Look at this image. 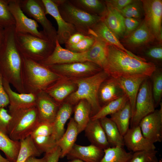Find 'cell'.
I'll return each instance as SVG.
<instances>
[{
  "label": "cell",
  "instance_id": "obj_1",
  "mask_svg": "<svg viewBox=\"0 0 162 162\" xmlns=\"http://www.w3.org/2000/svg\"><path fill=\"white\" fill-rule=\"evenodd\" d=\"M15 26L4 29L0 47V71L3 78L18 93H25L23 80V56L17 47Z\"/></svg>",
  "mask_w": 162,
  "mask_h": 162
},
{
  "label": "cell",
  "instance_id": "obj_2",
  "mask_svg": "<svg viewBox=\"0 0 162 162\" xmlns=\"http://www.w3.org/2000/svg\"><path fill=\"white\" fill-rule=\"evenodd\" d=\"M107 50L103 70L110 76L149 77L157 67L153 63L132 56L113 45L107 44Z\"/></svg>",
  "mask_w": 162,
  "mask_h": 162
},
{
  "label": "cell",
  "instance_id": "obj_3",
  "mask_svg": "<svg viewBox=\"0 0 162 162\" xmlns=\"http://www.w3.org/2000/svg\"><path fill=\"white\" fill-rule=\"evenodd\" d=\"M23 60L25 93L36 95L63 78L38 62L23 56Z\"/></svg>",
  "mask_w": 162,
  "mask_h": 162
},
{
  "label": "cell",
  "instance_id": "obj_4",
  "mask_svg": "<svg viewBox=\"0 0 162 162\" xmlns=\"http://www.w3.org/2000/svg\"><path fill=\"white\" fill-rule=\"evenodd\" d=\"M110 77L104 70L92 76L75 80L77 88L64 102L75 106L79 101L84 100L89 104L91 117L96 114L101 108L98 99V92L101 83Z\"/></svg>",
  "mask_w": 162,
  "mask_h": 162
},
{
  "label": "cell",
  "instance_id": "obj_5",
  "mask_svg": "<svg viewBox=\"0 0 162 162\" xmlns=\"http://www.w3.org/2000/svg\"><path fill=\"white\" fill-rule=\"evenodd\" d=\"M64 20L73 25L77 32L89 35L92 28L103 18L88 14L73 5L69 0H52Z\"/></svg>",
  "mask_w": 162,
  "mask_h": 162
},
{
  "label": "cell",
  "instance_id": "obj_6",
  "mask_svg": "<svg viewBox=\"0 0 162 162\" xmlns=\"http://www.w3.org/2000/svg\"><path fill=\"white\" fill-rule=\"evenodd\" d=\"M18 49L24 57L39 62L49 56L53 51L56 44L27 33H16Z\"/></svg>",
  "mask_w": 162,
  "mask_h": 162
},
{
  "label": "cell",
  "instance_id": "obj_7",
  "mask_svg": "<svg viewBox=\"0 0 162 162\" xmlns=\"http://www.w3.org/2000/svg\"><path fill=\"white\" fill-rule=\"evenodd\" d=\"M9 113L12 118L8 135L14 140L20 141L30 136L40 122L35 106Z\"/></svg>",
  "mask_w": 162,
  "mask_h": 162
},
{
  "label": "cell",
  "instance_id": "obj_8",
  "mask_svg": "<svg viewBox=\"0 0 162 162\" xmlns=\"http://www.w3.org/2000/svg\"><path fill=\"white\" fill-rule=\"evenodd\" d=\"M19 2L23 12L39 23L45 35L50 40L56 44L57 31L46 16L45 8L42 0H19Z\"/></svg>",
  "mask_w": 162,
  "mask_h": 162
},
{
  "label": "cell",
  "instance_id": "obj_9",
  "mask_svg": "<svg viewBox=\"0 0 162 162\" xmlns=\"http://www.w3.org/2000/svg\"><path fill=\"white\" fill-rule=\"evenodd\" d=\"M46 67L63 78L73 80L92 76L103 70L98 65L88 61L56 64Z\"/></svg>",
  "mask_w": 162,
  "mask_h": 162
},
{
  "label": "cell",
  "instance_id": "obj_10",
  "mask_svg": "<svg viewBox=\"0 0 162 162\" xmlns=\"http://www.w3.org/2000/svg\"><path fill=\"white\" fill-rule=\"evenodd\" d=\"M155 108L151 83L149 77H148L140 88L136 99L134 112L130 120V128L139 125L141 120L153 112Z\"/></svg>",
  "mask_w": 162,
  "mask_h": 162
},
{
  "label": "cell",
  "instance_id": "obj_11",
  "mask_svg": "<svg viewBox=\"0 0 162 162\" xmlns=\"http://www.w3.org/2000/svg\"><path fill=\"white\" fill-rule=\"evenodd\" d=\"M141 1L145 16L144 20L155 40L161 44L162 41V1Z\"/></svg>",
  "mask_w": 162,
  "mask_h": 162
},
{
  "label": "cell",
  "instance_id": "obj_12",
  "mask_svg": "<svg viewBox=\"0 0 162 162\" xmlns=\"http://www.w3.org/2000/svg\"><path fill=\"white\" fill-rule=\"evenodd\" d=\"M8 5L15 21L16 33H27L42 39L49 40L43 31L38 30L39 26L38 23L25 14L20 6L19 0H9Z\"/></svg>",
  "mask_w": 162,
  "mask_h": 162
},
{
  "label": "cell",
  "instance_id": "obj_13",
  "mask_svg": "<svg viewBox=\"0 0 162 162\" xmlns=\"http://www.w3.org/2000/svg\"><path fill=\"white\" fill-rule=\"evenodd\" d=\"M160 108L155 110L143 118L139 126L143 136L154 143L162 141V104Z\"/></svg>",
  "mask_w": 162,
  "mask_h": 162
},
{
  "label": "cell",
  "instance_id": "obj_14",
  "mask_svg": "<svg viewBox=\"0 0 162 162\" xmlns=\"http://www.w3.org/2000/svg\"><path fill=\"white\" fill-rule=\"evenodd\" d=\"M44 5L46 14L52 16L58 26L57 40L61 45L65 44L69 38L77 32L75 27L66 22L61 16L56 4L52 0H42Z\"/></svg>",
  "mask_w": 162,
  "mask_h": 162
},
{
  "label": "cell",
  "instance_id": "obj_15",
  "mask_svg": "<svg viewBox=\"0 0 162 162\" xmlns=\"http://www.w3.org/2000/svg\"><path fill=\"white\" fill-rule=\"evenodd\" d=\"M86 60L85 52L78 53L71 51L62 47L56 40L55 48L52 53L47 58L38 62L47 67L56 64H67Z\"/></svg>",
  "mask_w": 162,
  "mask_h": 162
},
{
  "label": "cell",
  "instance_id": "obj_16",
  "mask_svg": "<svg viewBox=\"0 0 162 162\" xmlns=\"http://www.w3.org/2000/svg\"><path fill=\"white\" fill-rule=\"evenodd\" d=\"M61 105L44 91L38 93L35 107L40 122L53 123Z\"/></svg>",
  "mask_w": 162,
  "mask_h": 162
},
{
  "label": "cell",
  "instance_id": "obj_17",
  "mask_svg": "<svg viewBox=\"0 0 162 162\" xmlns=\"http://www.w3.org/2000/svg\"><path fill=\"white\" fill-rule=\"evenodd\" d=\"M123 138L124 146L133 153L156 149L154 143L143 136L139 125L130 128Z\"/></svg>",
  "mask_w": 162,
  "mask_h": 162
},
{
  "label": "cell",
  "instance_id": "obj_18",
  "mask_svg": "<svg viewBox=\"0 0 162 162\" xmlns=\"http://www.w3.org/2000/svg\"><path fill=\"white\" fill-rule=\"evenodd\" d=\"M3 85L9 100V113L21 109L35 106L36 95L32 93H17L10 84L3 78Z\"/></svg>",
  "mask_w": 162,
  "mask_h": 162
},
{
  "label": "cell",
  "instance_id": "obj_19",
  "mask_svg": "<svg viewBox=\"0 0 162 162\" xmlns=\"http://www.w3.org/2000/svg\"><path fill=\"white\" fill-rule=\"evenodd\" d=\"M155 39L143 20L138 27L122 39L123 44L128 48L136 49L153 42Z\"/></svg>",
  "mask_w": 162,
  "mask_h": 162
},
{
  "label": "cell",
  "instance_id": "obj_20",
  "mask_svg": "<svg viewBox=\"0 0 162 162\" xmlns=\"http://www.w3.org/2000/svg\"><path fill=\"white\" fill-rule=\"evenodd\" d=\"M104 150L92 144L82 146L75 144L67 156L69 160L79 159L84 162H100Z\"/></svg>",
  "mask_w": 162,
  "mask_h": 162
},
{
  "label": "cell",
  "instance_id": "obj_21",
  "mask_svg": "<svg viewBox=\"0 0 162 162\" xmlns=\"http://www.w3.org/2000/svg\"><path fill=\"white\" fill-rule=\"evenodd\" d=\"M89 35L99 38L107 44L113 45L132 56L140 58V57L125 48L119 39L107 26L103 19L92 28Z\"/></svg>",
  "mask_w": 162,
  "mask_h": 162
},
{
  "label": "cell",
  "instance_id": "obj_22",
  "mask_svg": "<svg viewBox=\"0 0 162 162\" xmlns=\"http://www.w3.org/2000/svg\"><path fill=\"white\" fill-rule=\"evenodd\" d=\"M77 88L74 80L62 78L48 88L44 92L56 102L61 104Z\"/></svg>",
  "mask_w": 162,
  "mask_h": 162
},
{
  "label": "cell",
  "instance_id": "obj_23",
  "mask_svg": "<svg viewBox=\"0 0 162 162\" xmlns=\"http://www.w3.org/2000/svg\"><path fill=\"white\" fill-rule=\"evenodd\" d=\"M124 94L116 78L110 76L101 84L98 92V99L102 107Z\"/></svg>",
  "mask_w": 162,
  "mask_h": 162
},
{
  "label": "cell",
  "instance_id": "obj_24",
  "mask_svg": "<svg viewBox=\"0 0 162 162\" xmlns=\"http://www.w3.org/2000/svg\"><path fill=\"white\" fill-rule=\"evenodd\" d=\"M148 77H149L136 76L116 78L124 94L127 96L130 105L132 112L131 118L134 112L136 99L140 86Z\"/></svg>",
  "mask_w": 162,
  "mask_h": 162
},
{
  "label": "cell",
  "instance_id": "obj_25",
  "mask_svg": "<svg viewBox=\"0 0 162 162\" xmlns=\"http://www.w3.org/2000/svg\"><path fill=\"white\" fill-rule=\"evenodd\" d=\"M84 130L91 144L103 150L110 147L99 119H90Z\"/></svg>",
  "mask_w": 162,
  "mask_h": 162
},
{
  "label": "cell",
  "instance_id": "obj_26",
  "mask_svg": "<svg viewBox=\"0 0 162 162\" xmlns=\"http://www.w3.org/2000/svg\"><path fill=\"white\" fill-rule=\"evenodd\" d=\"M104 2L107 10L103 20L119 39L124 38L125 32L124 18L119 11Z\"/></svg>",
  "mask_w": 162,
  "mask_h": 162
},
{
  "label": "cell",
  "instance_id": "obj_27",
  "mask_svg": "<svg viewBox=\"0 0 162 162\" xmlns=\"http://www.w3.org/2000/svg\"><path fill=\"white\" fill-rule=\"evenodd\" d=\"M73 106L64 102L61 105L55 118L52 123V136L57 142L62 136L65 131V125L73 111Z\"/></svg>",
  "mask_w": 162,
  "mask_h": 162
},
{
  "label": "cell",
  "instance_id": "obj_28",
  "mask_svg": "<svg viewBox=\"0 0 162 162\" xmlns=\"http://www.w3.org/2000/svg\"><path fill=\"white\" fill-rule=\"evenodd\" d=\"M79 134L77 125L73 118H70L66 130L57 142L61 150L60 158L66 156L70 152L75 144Z\"/></svg>",
  "mask_w": 162,
  "mask_h": 162
},
{
  "label": "cell",
  "instance_id": "obj_29",
  "mask_svg": "<svg viewBox=\"0 0 162 162\" xmlns=\"http://www.w3.org/2000/svg\"><path fill=\"white\" fill-rule=\"evenodd\" d=\"M94 37L95 40L93 44L85 52L86 58L87 61L96 64L103 70L107 58V44L99 38Z\"/></svg>",
  "mask_w": 162,
  "mask_h": 162
},
{
  "label": "cell",
  "instance_id": "obj_30",
  "mask_svg": "<svg viewBox=\"0 0 162 162\" xmlns=\"http://www.w3.org/2000/svg\"><path fill=\"white\" fill-rule=\"evenodd\" d=\"M74 6L91 15L98 16L103 18L106 12L104 1L99 0H69Z\"/></svg>",
  "mask_w": 162,
  "mask_h": 162
},
{
  "label": "cell",
  "instance_id": "obj_31",
  "mask_svg": "<svg viewBox=\"0 0 162 162\" xmlns=\"http://www.w3.org/2000/svg\"><path fill=\"white\" fill-rule=\"evenodd\" d=\"M73 111V118L77 125L80 134L84 130L90 120L91 107L86 100H81L75 105Z\"/></svg>",
  "mask_w": 162,
  "mask_h": 162
},
{
  "label": "cell",
  "instance_id": "obj_32",
  "mask_svg": "<svg viewBox=\"0 0 162 162\" xmlns=\"http://www.w3.org/2000/svg\"><path fill=\"white\" fill-rule=\"evenodd\" d=\"M99 120L110 147H123L124 143L123 136L114 122L107 117Z\"/></svg>",
  "mask_w": 162,
  "mask_h": 162
},
{
  "label": "cell",
  "instance_id": "obj_33",
  "mask_svg": "<svg viewBox=\"0 0 162 162\" xmlns=\"http://www.w3.org/2000/svg\"><path fill=\"white\" fill-rule=\"evenodd\" d=\"M110 116V118L115 124L121 134L123 136L130 128L132 117L131 107L129 101L122 108Z\"/></svg>",
  "mask_w": 162,
  "mask_h": 162
},
{
  "label": "cell",
  "instance_id": "obj_34",
  "mask_svg": "<svg viewBox=\"0 0 162 162\" xmlns=\"http://www.w3.org/2000/svg\"><path fill=\"white\" fill-rule=\"evenodd\" d=\"M20 146V141L12 140L8 135L0 131V150L4 153L9 160L15 162Z\"/></svg>",
  "mask_w": 162,
  "mask_h": 162
},
{
  "label": "cell",
  "instance_id": "obj_35",
  "mask_svg": "<svg viewBox=\"0 0 162 162\" xmlns=\"http://www.w3.org/2000/svg\"><path fill=\"white\" fill-rule=\"evenodd\" d=\"M123 147H110L104 149V156L100 162H129L133 153L127 152Z\"/></svg>",
  "mask_w": 162,
  "mask_h": 162
},
{
  "label": "cell",
  "instance_id": "obj_36",
  "mask_svg": "<svg viewBox=\"0 0 162 162\" xmlns=\"http://www.w3.org/2000/svg\"><path fill=\"white\" fill-rule=\"evenodd\" d=\"M128 101L125 94L102 107L99 111L90 118L92 120L100 119L115 113L122 108Z\"/></svg>",
  "mask_w": 162,
  "mask_h": 162
},
{
  "label": "cell",
  "instance_id": "obj_37",
  "mask_svg": "<svg viewBox=\"0 0 162 162\" xmlns=\"http://www.w3.org/2000/svg\"><path fill=\"white\" fill-rule=\"evenodd\" d=\"M20 141V148L15 162H25L30 157L40 156L42 153L35 146L30 136Z\"/></svg>",
  "mask_w": 162,
  "mask_h": 162
},
{
  "label": "cell",
  "instance_id": "obj_38",
  "mask_svg": "<svg viewBox=\"0 0 162 162\" xmlns=\"http://www.w3.org/2000/svg\"><path fill=\"white\" fill-rule=\"evenodd\" d=\"M149 78L151 80L152 91L155 107L161 103L162 96V70L157 67Z\"/></svg>",
  "mask_w": 162,
  "mask_h": 162
},
{
  "label": "cell",
  "instance_id": "obj_39",
  "mask_svg": "<svg viewBox=\"0 0 162 162\" xmlns=\"http://www.w3.org/2000/svg\"><path fill=\"white\" fill-rule=\"evenodd\" d=\"M31 137L35 146L41 153L49 152L57 146V142L52 135Z\"/></svg>",
  "mask_w": 162,
  "mask_h": 162
},
{
  "label": "cell",
  "instance_id": "obj_40",
  "mask_svg": "<svg viewBox=\"0 0 162 162\" xmlns=\"http://www.w3.org/2000/svg\"><path fill=\"white\" fill-rule=\"evenodd\" d=\"M9 0H0V26L4 29L15 26L14 17L8 7Z\"/></svg>",
  "mask_w": 162,
  "mask_h": 162
},
{
  "label": "cell",
  "instance_id": "obj_41",
  "mask_svg": "<svg viewBox=\"0 0 162 162\" xmlns=\"http://www.w3.org/2000/svg\"><path fill=\"white\" fill-rule=\"evenodd\" d=\"M143 11L141 1H134L119 12L125 18H133L138 20L141 18Z\"/></svg>",
  "mask_w": 162,
  "mask_h": 162
},
{
  "label": "cell",
  "instance_id": "obj_42",
  "mask_svg": "<svg viewBox=\"0 0 162 162\" xmlns=\"http://www.w3.org/2000/svg\"><path fill=\"white\" fill-rule=\"evenodd\" d=\"M95 39L92 35L86 36L85 37L78 43L72 45L66 46V49L71 51L82 53L88 50L93 44Z\"/></svg>",
  "mask_w": 162,
  "mask_h": 162
},
{
  "label": "cell",
  "instance_id": "obj_43",
  "mask_svg": "<svg viewBox=\"0 0 162 162\" xmlns=\"http://www.w3.org/2000/svg\"><path fill=\"white\" fill-rule=\"evenodd\" d=\"M142 54V58L146 60L147 59L156 66L162 62V47L160 45L148 48L144 50Z\"/></svg>",
  "mask_w": 162,
  "mask_h": 162
},
{
  "label": "cell",
  "instance_id": "obj_44",
  "mask_svg": "<svg viewBox=\"0 0 162 162\" xmlns=\"http://www.w3.org/2000/svg\"><path fill=\"white\" fill-rule=\"evenodd\" d=\"M157 152L155 149L134 152L129 162H149L156 156Z\"/></svg>",
  "mask_w": 162,
  "mask_h": 162
},
{
  "label": "cell",
  "instance_id": "obj_45",
  "mask_svg": "<svg viewBox=\"0 0 162 162\" xmlns=\"http://www.w3.org/2000/svg\"><path fill=\"white\" fill-rule=\"evenodd\" d=\"M52 123L46 122H40L30 136H48L52 135Z\"/></svg>",
  "mask_w": 162,
  "mask_h": 162
},
{
  "label": "cell",
  "instance_id": "obj_46",
  "mask_svg": "<svg viewBox=\"0 0 162 162\" xmlns=\"http://www.w3.org/2000/svg\"><path fill=\"white\" fill-rule=\"evenodd\" d=\"M12 118L11 115L4 108L0 107V131L7 135Z\"/></svg>",
  "mask_w": 162,
  "mask_h": 162
},
{
  "label": "cell",
  "instance_id": "obj_47",
  "mask_svg": "<svg viewBox=\"0 0 162 162\" xmlns=\"http://www.w3.org/2000/svg\"><path fill=\"white\" fill-rule=\"evenodd\" d=\"M140 23L138 19L133 18H124L125 32L124 38L127 37L134 31L138 27Z\"/></svg>",
  "mask_w": 162,
  "mask_h": 162
},
{
  "label": "cell",
  "instance_id": "obj_48",
  "mask_svg": "<svg viewBox=\"0 0 162 162\" xmlns=\"http://www.w3.org/2000/svg\"><path fill=\"white\" fill-rule=\"evenodd\" d=\"M8 95L3 85V77L0 71V107L4 108L9 105Z\"/></svg>",
  "mask_w": 162,
  "mask_h": 162
},
{
  "label": "cell",
  "instance_id": "obj_49",
  "mask_svg": "<svg viewBox=\"0 0 162 162\" xmlns=\"http://www.w3.org/2000/svg\"><path fill=\"white\" fill-rule=\"evenodd\" d=\"M105 2L119 11L125 6L132 2L133 0H106Z\"/></svg>",
  "mask_w": 162,
  "mask_h": 162
},
{
  "label": "cell",
  "instance_id": "obj_50",
  "mask_svg": "<svg viewBox=\"0 0 162 162\" xmlns=\"http://www.w3.org/2000/svg\"><path fill=\"white\" fill-rule=\"evenodd\" d=\"M61 151L60 148L57 146L50 152L45 153L46 157V162H58L60 158Z\"/></svg>",
  "mask_w": 162,
  "mask_h": 162
},
{
  "label": "cell",
  "instance_id": "obj_51",
  "mask_svg": "<svg viewBox=\"0 0 162 162\" xmlns=\"http://www.w3.org/2000/svg\"><path fill=\"white\" fill-rule=\"evenodd\" d=\"M86 35L76 32L71 35L65 44V46L76 44L83 39Z\"/></svg>",
  "mask_w": 162,
  "mask_h": 162
},
{
  "label": "cell",
  "instance_id": "obj_52",
  "mask_svg": "<svg viewBox=\"0 0 162 162\" xmlns=\"http://www.w3.org/2000/svg\"><path fill=\"white\" fill-rule=\"evenodd\" d=\"M46 157L44 156L41 158H38L32 156L28 158L25 162H46Z\"/></svg>",
  "mask_w": 162,
  "mask_h": 162
},
{
  "label": "cell",
  "instance_id": "obj_53",
  "mask_svg": "<svg viewBox=\"0 0 162 162\" xmlns=\"http://www.w3.org/2000/svg\"><path fill=\"white\" fill-rule=\"evenodd\" d=\"M4 35V29L0 26V47L2 44Z\"/></svg>",
  "mask_w": 162,
  "mask_h": 162
},
{
  "label": "cell",
  "instance_id": "obj_54",
  "mask_svg": "<svg viewBox=\"0 0 162 162\" xmlns=\"http://www.w3.org/2000/svg\"><path fill=\"white\" fill-rule=\"evenodd\" d=\"M0 162H11L9 160L3 157L0 154Z\"/></svg>",
  "mask_w": 162,
  "mask_h": 162
},
{
  "label": "cell",
  "instance_id": "obj_55",
  "mask_svg": "<svg viewBox=\"0 0 162 162\" xmlns=\"http://www.w3.org/2000/svg\"><path fill=\"white\" fill-rule=\"evenodd\" d=\"M67 162H84L83 161L79 159H74L73 160H70L68 161Z\"/></svg>",
  "mask_w": 162,
  "mask_h": 162
},
{
  "label": "cell",
  "instance_id": "obj_56",
  "mask_svg": "<svg viewBox=\"0 0 162 162\" xmlns=\"http://www.w3.org/2000/svg\"><path fill=\"white\" fill-rule=\"evenodd\" d=\"M149 162H161V161L160 160H159L156 156Z\"/></svg>",
  "mask_w": 162,
  "mask_h": 162
}]
</instances>
